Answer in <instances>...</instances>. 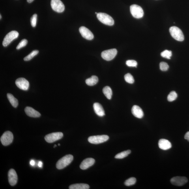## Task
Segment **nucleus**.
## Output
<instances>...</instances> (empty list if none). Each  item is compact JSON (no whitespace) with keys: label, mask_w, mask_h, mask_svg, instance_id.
Returning a JSON list of instances; mask_svg holds the SVG:
<instances>
[{"label":"nucleus","mask_w":189,"mask_h":189,"mask_svg":"<svg viewBox=\"0 0 189 189\" xmlns=\"http://www.w3.org/2000/svg\"><path fill=\"white\" fill-rule=\"evenodd\" d=\"M8 182L11 185L14 186L18 181V176L16 172L13 169H10L8 172Z\"/></svg>","instance_id":"nucleus-14"},{"label":"nucleus","mask_w":189,"mask_h":189,"mask_svg":"<svg viewBox=\"0 0 189 189\" xmlns=\"http://www.w3.org/2000/svg\"><path fill=\"white\" fill-rule=\"evenodd\" d=\"M34 0H27V1L29 3H31L32 2H33Z\"/></svg>","instance_id":"nucleus-37"},{"label":"nucleus","mask_w":189,"mask_h":189,"mask_svg":"<svg viewBox=\"0 0 189 189\" xmlns=\"http://www.w3.org/2000/svg\"><path fill=\"white\" fill-rule=\"evenodd\" d=\"M58 145H59V146H60V144H58Z\"/></svg>","instance_id":"nucleus-41"},{"label":"nucleus","mask_w":189,"mask_h":189,"mask_svg":"<svg viewBox=\"0 0 189 189\" xmlns=\"http://www.w3.org/2000/svg\"><path fill=\"white\" fill-rule=\"evenodd\" d=\"M19 33L15 31H12L8 33L4 38L3 42V45L4 47H6L16 39L18 37Z\"/></svg>","instance_id":"nucleus-6"},{"label":"nucleus","mask_w":189,"mask_h":189,"mask_svg":"<svg viewBox=\"0 0 189 189\" xmlns=\"http://www.w3.org/2000/svg\"><path fill=\"white\" fill-rule=\"evenodd\" d=\"M177 96V94L175 91H171L167 96V100L169 102H172L176 99Z\"/></svg>","instance_id":"nucleus-27"},{"label":"nucleus","mask_w":189,"mask_h":189,"mask_svg":"<svg viewBox=\"0 0 189 189\" xmlns=\"http://www.w3.org/2000/svg\"><path fill=\"white\" fill-rule=\"evenodd\" d=\"M131 14L134 18L139 19L142 18L144 16L143 10L140 6L134 4L130 6Z\"/></svg>","instance_id":"nucleus-4"},{"label":"nucleus","mask_w":189,"mask_h":189,"mask_svg":"<svg viewBox=\"0 0 189 189\" xmlns=\"http://www.w3.org/2000/svg\"><path fill=\"white\" fill-rule=\"evenodd\" d=\"M95 160L92 158H88L84 160L80 165V168L83 170L87 169L94 164Z\"/></svg>","instance_id":"nucleus-15"},{"label":"nucleus","mask_w":189,"mask_h":189,"mask_svg":"<svg viewBox=\"0 0 189 189\" xmlns=\"http://www.w3.org/2000/svg\"><path fill=\"white\" fill-rule=\"evenodd\" d=\"M70 189H88V184H72L69 187Z\"/></svg>","instance_id":"nucleus-20"},{"label":"nucleus","mask_w":189,"mask_h":189,"mask_svg":"<svg viewBox=\"0 0 189 189\" xmlns=\"http://www.w3.org/2000/svg\"><path fill=\"white\" fill-rule=\"evenodd\" d=\"M0 17H1V18H2V16H1V14L0 15Z\"/></svg>","instance_id":"nucleus-39"},{"label":"nucleus","mask_w":189,"mask_h":189,"mask_svg":"<svg viewBox=\"0 0 189 189\" xmlns=\"http://www.w3.org/2000/svg\"><path fill=\"white\" fill-rule=\"evenodd\" d=\"M51 6L52 9L58 13H61L64 11L65 7L60 0H51Z\"/></svg>","instance_id":"nucleus-10"},{"label":"nucleus","mask_w":189,"mask_h":189,"mask_svg":"<svg viewBox=\"0 0 189 189\" xmlns=\"http://www.w3.org/2000/svg\"><path fill=\"white\" fill-rule=\"evenodd\" d=\"M73 160V156L71 154H68L60 159L56 164L57 169H63L70 164Z\"/></svg>","instance_id":"nucleus-1"},{"label":"nucleus","mask_w":189,"mask_h":189,"mask_svg":"<svg viewBox=\"0 0 189 189\" xmlns=\"http://www.w3.org/2000/svg\"><path fill=\"white\" fill-rule=\"evenodd\" d=\"M37 15L35 14L33 15L31 19V23L32 26L33 27L36 26V22H37Z\"/></svg>","instance_id":"nucleus-31"},{"label":"nucleus","mask_w":189,"mask_h":189,"mask_svg":"<svg viewBox=\"0 0 189 189\" xmlns=\"http://www.w3.org/2000/svg\"><path fill=\"white\" fill-rule=\"evenodd\" d=\"M124 79L126 82L132 84L134 82L135 80L134 77L130 73H128L125 75L124 76Z\"/></svg>","instance_id":"nucleus-28"},{"label":"nucleus","mask_w":189,"mask_h":189,"mask_svg":"<svg viewBox=\"0 0 189 189\" xmlns=\"http://www.w3.org/2000/svg\"><path fill=\"white\" fill-rule=\"evenodd\" d=\"M170 181L174 185L181 186L187 183L188 179L186 177L177 176L172 178Z\"/></svg>","instance_id":"nucleus-11"},{"label":"nucleus","mask_w":189,"mask_h":189,"mask_svg":"<svg viewBox=\"0 0 189 189\" xmlns=\"http://www.w3.org/2000/svg\"><path fill=\"white\" fill-rule=\"evenodd\" d=\"M158 146L160 149L164 150H169L172 147L170 142L164 139H160L159 140Z\"/></svg>","instance_id":"nucleus-16"},{"label":"nucleus","mask_w":189,"mask_h":189,"mask_svg":"<svg viewBox=\"0 0 189 189\" xmlns=\"http://www.w3.org/2000/svg\"><path fill=\"white\" fill-rule=\"evenodd\" d=\"M7 97L9 102L12 106L14 108H16L18 106V100L12 94L8 93L7 94Z\"/></svg>","instance_id":"nucleus-22"},{"label":"nucleus","mask_w":189,"mask_h":189,"mask_svg":"<svg viewBox=\"0 0 189 189\" xmlns=\"http://www.w3.org/2000/svg\"><path fill=\"white\" fill-rule=\"evenodd\" d=\"M63 136V134L62 132H54L46 135L45 137V139L47 142L52 143L60 139Z\"/></svg>","instance_id":"nucleus-9"},{"label":"nucleus","mask_w":189,"mask_h":189,"mask_svg":"<svg viewBox=\"0 0 189 189\" xmlns=\"http://www.w3.org/2000/svg\"><path fill=\"white\" fill-rule=\"evenodd\" d=\"M161 55L163 57L170 59L172 55V52L170 51L165 50L161 53Z\"/></svg>","instance_id":"nucleus-29"},{"label":"nucleus","mask_w":189,"mask_h":189,"mask_svg":"<svg viewBox=\"0 0 189 189\" xmlns=\"http://www.w3.org/2000/svg\"><path fill=\"white\" fill-rule=\"evenodd\" d=\"M133 115L138 119H141L144 116L143 111L140 107L137 105L133 106L132 109Z\"/></svg>","instance_id":"nucleus-18"},{"label":"nucleus","mask_w":189,"mask_h":189,"mask_svg":"<svg viewBox=\"0 0 189 189\" xmlns=\"http://www.w3.org/2000/svg\"><path fill=\"white\" fill-rule=\"evenodd\" d=\"M14 136L10 131L4 132L1 138V143L4 146H8L11 144L13 141Z\"/></svg>","instance_id":"nucleus-8"},{"label":"nucleus","mask_w":189,"mask_h":189,"mask_svg":"<svg viewBox=\"0 0 189 189\" xmlns=\"http://www.w3.org/2000/svg\"><path fill=\"white\" fill-rule=\"evenodd\" d=\"M126 64L127 66L131 67H136L137 65V63L134 60H128L126 61Z\"/></svg>","instance_id":"nucleus-32"},{"label":"nucleus","mask_w":189,"mask_h":189,"mask_svg":"<svg viewBox=\"0 0 189 189\" xmlns=\"http://www.w3.org/2000/svg\"><path fill=\"white\" fill-rule=\"evenodd\" d=\"M30 164L32 166H34V165L35 164V161L33 160H31L30 162Z\"/></svg>","instance_id":"nucleus-35"},{"label":"nucleus","mask_w":189,"mask_h":189,"mask_svg":"<svg viewBox=\"0 0 189 189\" xmlns=\"http://www.w3.org/2000/svg\"><path fill=\"white\" fill-rule=\"evenodd\" d=\"M172 36L178 41L182 42L184 40V36L182 32L179 28L172 26L169 29Z\"/></svg>","instance_id":"nucleus-2"},{"label":"nucleus","mask_w":189,"mask_h":189,"mask_svg":"<svg viewBox=\"0 0 189 189\" xmlns=\"http://www.w3.org/2000/svg\"><path fill=\"white\" fill-rule=\"evenodd\" d=\"M79 31L82 37L85 39L91 40L94 37L93 33L85 27L82 26L79 28Z\"/></svg>","instance_id":"nucleus-13"},{"label":"nucleus","mask_w":189,"mask_h":189,"mask_svg":"<svg viewBox=\"0 0 189 189\" xmlns=\"http://www.w3.org/2000/svg\"><path fill=\"white\" fill-rule=\"evenodd\" d=\"M94 110L99 116L103 117L105 115L104 110L102 105L99 103H95L93 105Z\"/></svg>","instance_id":"nucleus-19"},{"label":"nucleus","mask_w":189,"mask_h":189,"mask_svg":"<svg viewBox=\"0 0 189 189\" xmlns=\"http://www.w3.org/2000/svg\"><path fill=\"white\" fill-rule=\"evenodd\" d=\"M98 20L105 25L112 26L114 23V21L112 17L108 14L104 13H98L97 14Z\"/></svg>","instance_id":"nucleus-3"},{"label":"nucleus","mask_w":189,"mask_h":189,"mask_svg":"<svg viewBox=\"0 0 189 189\" xmlns=\"http://www.w3.org/2000/svg\"><path fill=\"white\" fill-rule=\"evenodd\" d=\"M117 53V51L116 49H108L102 51L101 57L103 59L106 61H110L114 58Z\"/></svg>","instance_id":"nucleus-7"},{"label":"nucleus","mask_w":189,"mask_h":189,"mask_svg":"<svg viewBox=\"0 0 189 189\" xmlns=\"http://www.w3.org/2000/svg\"><path fill=\"white\" fill-rule=\"evenodd\" d=\"M184 139L187 140L189 142V132H186L184 137Z\"/></svg>","instance_id":"nucleus-34"},{"label":"nucleus","mask_w":189,"mask_h":189,"mask_svg":"<svg viewBox=\"0 0 189 189\" xmlns=\"http://www.w3.org/2000/svg\"><path fill=\"white\" fill-rule=\"evenodd\" d=\"M136 179L134 177H131L127 180H126L124 184L126 186H129L134 185L136 184Z\"/></svg>","instance_id":"nucleus-26"},{"label":"nucleus","mask_w":189,"mask_h":189,"mask_svg":"<svg viewBox=\"0 0 189 189\" xmlns=\"http://www.w3.org/2000/svg\"><path fill=\"white\" fill-rule=\"evenodd\" d=\"M98 81V77L95 76H93L91 78L86 79L85 83L88 85L93 86L96 84Z\"/></svg>","instance_id":"nucleus-21"},{"label":"nucleus","mask_w":189,"mask_h":189,"mask_svg":"<svg viewBox=\"0 0 189 189\" xmlns=\"http://www.w3.org/2000/svg\"><path fill=\"white\" fill-rule=\"evenodd\" d=\"M26 113L29 116L32 117H39L41 116L40 113L32 107H27L25 109Z\"/></svg>","instance_id":"nucleus-17"},{"label":"nucleus","mask_w":189,"mask_h":189,"mask_svg":"<svg viewBox=\"0 0 189 189\" xmlns=\"http://www.w3.org/2000/svg\"><path fill=\"white\" fill-rule=\"evenodd\" d=\"M98 13H97V12H95V14H97Z\"/></svg>","instance_id":"nucleus-40"},{"label":"nucleus","mask_w":189,"mask_h":189,"mask_svg":"<svg viewBox=\"0 0 189 189\" xmlns=\"http://www.w3.org/2000/svg\"><path fill=\"white\" fill-rule=\"evenodd\" d=\"M57 147V145H55L54 146V147Z\"/></svg>","instance_id":"nucleus-38"},{"label":"nucleus","mask_w":189,"mask_h":189,"mask_svg":"<svg viewBox=\"0 0 189 189\" xmlns=\"http://www.w3.org/2000/svg\"><path fill=\"white\" fill-rule=\"evenodd\" d=\"M109 139V137L108 135H98V136L89 137L88 138V141L90 143L97 144L105 142L108 141Z\"/></svg>","instance_id":"nucleus-5"},{"label":"nucleus","mask_w":189,"mask_h":189,"mask_svg":"<svg viewBox=\"0 0 189 189\" xmlns=\"http://www.w3.org/2000/svg\"><path fill=\"white\" fill-rule=\"evenodd\" d=\"M42 162H39L38 163V166L40 167H42Z\"/></svg>","instance_id":"nucleus-36"},{"label":"nucleus","mask_w":189,"mask_h":189,"mask_svg":"<svg viewBox=\"0 0 189 189\" xmlns=\"http://www.w3.org/2000/svg\"><path fill=\"white\" fill-rule=\"evenodd\" d=\"M103 92L106 98L109 100L111 98L113 92L111 89L110 87L106 86L103 89Z\"/></svg>","instance_id":"nucleus-23"},{"label":"nucleus","mask_w":189,"mask_h":189,"mask_svg":"<svg viewBox=\"0 0 189 189\" xmlns=\"http://www.w3.org/2000/svg\"><path fill=\"white\" fill-rule=\"evenodd\" d=\"M39 53V51L38 50H34L32 51V52L26 57L23 60L25 61H28L30 60L33 58L35 57V56L37 55Z\"/></svg>","instance_id":"nucleus-25"},{"label":"nucleus","mask_w":189,"mask_h":189,"mask_svg":"<svg viewBox=\"0 0 189 189\" xmlns=\"http://www.w3.org/2000/svg\"><path fill=\"white\" fill-rule=\"evenodd\" d=\"M160 68L163 71H166L169 68V66L168 64L165 62H161L160 64Z\"/></svg>","instance_id":"nucleus-30"},{"label":"nucleus","mask_w":189,"mask_h":189,"mask_svg":"<svg viewBox=\"0 0 189 189\" xmlns=\"http://www.w3.org/2000/svg\"><path fill=\"white\" fill-rule=\"evenodd\" d=\"M28 41L26 39H24L21 41L16 47L17 49H19L25 47L27 44Z\"/></svg>","instance_id":"nucleus-33"},{"label":"nucleus","mask_w":189,"mask_h":189,"mask_svg":"<svg viewBox=\"0 0 189 189\" xmlns=\"http://www.w3.org/2000/svg\"><path fill=\"white\" fill-rule=\"evenodd\" d=\"M15 83L17 87L23 91H27L29 88V81L24 78H19L17 79Z\"/></svg>","instance_id":"nucleus-12"},{"label":"nucleus","mask_w":189,"mask_h":189,"mask_svg":"<svg viewBox=\"0 0 189 189\" xmlns=\"http://www.w3.org/2000/svg\"><path fill=\"white\" fill-rule=\"evenodd\" d=\"M131 153L130 150H128L127 151L122 152L118 153L115 156V158L118 159H122L126 157Z\"/></svg>","instance_id":"nucleus-24"}]
</instances>
